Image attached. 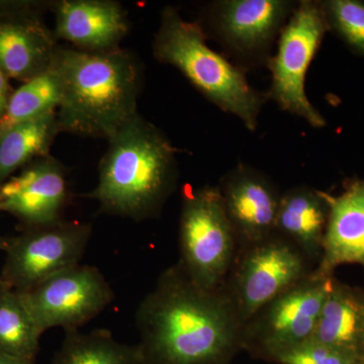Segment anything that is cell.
I'll return each instance as SVG.
<instances>
[{
    "instance_id": "cell-1",
    "label": "cell",
    "mask_w": 364,
    "mask_h": 364,
    "mask_svg": "<svg viewBox=\"0 0 364 364\" xmlns=\"http://www.w3.org/2000/svg\"><path fill=\"white\" fill-rule=\"evenodd\" d=\"M142 364H231L243 324L224 289L198 287L178 263L165 269L136 311Z\"/></svg>"
},
{
    "instance_id": "cell-2",
    "label": "cell",
    "mask_w": 364,
    "mask_h": 364,
    "mask_svg": "<svg viewBox=\"0 0 364 364\" xmlns=\"http://www.w3.org/2000/svg\"><path fill=\"white\" fill-rule=\"evenodd\" d=\"M177 149L140 114L107 140L97 186L82 195L105 214L134 222L154 219L176 191Z\"/></svg>"
},
{
    "instance_id": "cell-3",
    "label": "cell",
    "mask_w": 364,
    "mask_h": 364,
    "mask_svg": "<svg viewBox=\"0 0 364 364\" xmlns=\"http://www.w3.org/2000/svg\"><path fill=\"white\" fill-rule=\"evenodd\" d=\"M62 81L61 133L109 140L139 114L143 69L133 53L59 47L54 59Z\"/></svg>"
},
{
    "instance_id": "cell-4",
    "label": "cell",
    "mask_w": 364,
    "mask_h": 364,
    "mask_svg": "<svg viewBox=\"0 0 364 364\" xmlns=\"http://www.w3.org/2000/svg\"><path fill=\"white\" fill-rule=\"evenodd\" d=\"M152 52L159 63L181 71L208 102L256 130L267 97L254 90L241 68L208 45L202 25L182 18L176 6H165Z\"/></svg>"
},
{
    "instance_id": "cell-5",
    "label": "cell",
    "mask_w": 364,
    "mask_h": 364,
    "mask_svg": "<svg viewBox=\"0 0 364 364\" xmlns=\"http://www.w3.org/2000/svg\"><path fill=\"white\" fill-rule=\"evenodd\" d=\"M178 231L177 263L198 287L223 289L239 245L218 186L184 188Z\"/></svg>"
},
{
    "instance_id": "cell-6",
    "label": "cell",
    "mask_w": 364,
    "mask_h": 364,
    "mask_svg": "<svg viewBox=\"0 0 364 364\" xmlns=\"http://www.w3.org/2000/svg\"><path fill=\"white\" fill-rule=\"evenodd\" d=\"M313 263L277 233L239 248L225 293L242 324L268 301L296 286L314 272Z\"/></svg>"
},
{
    "instance_id": "cell-7",
    "label": "cell",
    "mask_w": 364,
    "mask_h": 364,
    "mask_svg": "<svg viewBox=\"0 0 364 364\" xmlns=\"http://www.w3.org/2000/svg\"><path fill=\"white\" fill-rule=\"evenodd\" d=\"M327 28L321 2H298L280 32L277 53L267 62L272 72L268 97L314 128H322L326 122L306 97V77Z\"/></svg>"
},
{
    "instance_id": "cell-8",
    "label": "cell",
    "mask_w": 364,
    "mask_h": 364,
    "mask_svg": "<svg viewBox=\"0 0 364 364\" xmlns=\"http://www.w3.org/2000/svg\"><path fill=\"white\" fill-rule=\"evenodd\" d=\"M333 279L312 272L268 301L243 325V350L270 361L280 352L312 339Z\"/></svg>"
},
{
    "instance_id": "cell-9",
    "label": "cell",
    "mask_w": 364,
    "mask_h": 364,
    "mask_svg": "<svg viewBox=\"0 0 364 364\" xmlns=\"http://www.w3.org/2000/svg\"><path fill=\"white\" fill-rule=\"evenodd\" d=\"M91 235V225L81 222L62 221L23 230L9 238L0 282L23 293L48 277L79 264Z\"/></svg>"
},
{
    "instance_id": "cell-10",
    "label": "cell",
    "mask_w": 364,
    "mask_h": 364,
    "mask_svg": "<svg viewBox=\"0 0 364 364\" xmlns=\"http://www.w3.org/2000/svg\"><path fill=\"white\" fill-rule=\"evenodd\" d=\"M20 294L43 334L53 328L65 332L79 330L104 312L114 299L100 270L80 263Z\"/></svg>"
},
{
    "instance_id": "cell-11",
    "label": "cell",
    "mask_w": 364,
    "mask_h": 364,
    "mask_svg": "<svg viewBox=\"0 0 364 364\" xmlns=\"http://www.w3.org/2000/svg\"><path fill=\"white\" fill-rule=\"evenodd\" d=\"M289 0H220L208 6V26L245 61H264L296 6Z\"/></svg>"
},
{
    "instance_id": "cell-12",
    "label": "cell",
    "mask_w": 364,
    "mask_h": 364,
    "mask_svg": "<svg viewBox=\"0 0 364 364\" xmlns=\"http://www.w3.org/2000/svg\"><path fill=\"white\" fill-rule=\"evenodd\" d=\"M51 2H0V68L26 82L54 63L59 46L42 18Z\"/></svg>"
},
{
    "instance_id": "cell-13",
    "label": "cell",
    "mask_w": 364,
    "mask_h": 364,
    "mask_svg": "<svg viewBox=\"0 0 364 364\" xmlns=\"http://www.w3.org/2000/svg\"><path fill=\"white\" fill-rule=\"evenodd\" d=\"M68 200L65 167L51 155L30 163L0 186V212L16 217L23 230L63 221Z\"/></svg>"
},
{
    "instance_id": "cell-14",
    "label": "cell",
    "mask_w": 364,
    "mask_h": 364,
    "mask_svg": "<svg viewBox=\"0 0 364 364\" xmlns=\"http://www.w3.org/2000/svg\"><path fill=\"white\" fill-rule=\"evenodd\" d=\"M218 188L239 248L274 233L282 193L269 177L240 164L223 177Z\"/></svg>"
},
{
    "instance_id": "cell-15",
    "label": "cell",
    "mask_w": 364,
    "mask_h": 364,
    "mask_svg": "<svg viewBox=\"0 0 364 364\" xmlns=\"http://www.w3.org/2000/svg\"><path fill=\"white\" fill-rule=\"evenodd\" d=\"M53 32L74 49L104 53L119 49L130 32L128 13L114 0H58L52 1Z\"/></svg>"
},
{
    "instance_id": "cell-16",
    "label": "cell",
    "mask_w": 364,
    "mask_h": 364,
    "mask_svg": "<svg viewBox=\"0 0 364 364\" xmlns=\"http://www.w3.org/2000/svg\"><path fill=\"white\" fill-rule=\"evenodd\" d=\"M329 217L322 255L314 273L333 277L340 265L364 267V181L352 182L340 196L326 193Z\"/></svg>"
},
{
    "instance_id": "cell-17",
    "label": "cell",
    "mask_w": 364,
    "mask_h": 364,
    "mask_svg": "<svg viewBox=\"0 0 364 364\" xmlns=\"http://www.w3.org/2000/svg\"><path fill=\"white\" fill-rule=\"evenodd\" d=\"M328 217L329 205L324 191L308 186L289 189L280 198L275 233L293 243L313 264H318Z\"/></svg>"
},
{
    "instance_id": "cell-18",
    "label": "cell",
    "mask_w": 364,
    "mask_h": 364,
    "mask_svg": "<svg viewBox=\"0 0 364 364\" xmlns=\"http://www.w3.org/2000/svg\"><path fill=\"white\" fill-rule=\"evenodd\" d=\"M312 339L364 363V294L333 279Z\"/></svg>"
},
{
    "instance_id": "cell-19",
    "label": "cell",
    "mask_w": 364,
    "mask_h": 364,
    "mask_svg": "<svg viewBox=\"0 0 364 364\" xmlns=\"http://www.w3.org/2000/svg\"><path fill=\"white\" fill-rule=\"evenodd\" d=\"M60 130L57 112L23 122L0 134V186L40 158L49 156Z\"/></svg>"
},
{
    "instance_id": "cell-20",
    "label": "cell",
    "mask_w": 364,
    "mask_h": 364,
    "mask_svg": "<svg viewBox=\"0 0 364 364\" xmlns=\"http://www.w3.org/2000/svg\"><path fill=\"white\" fill-rule=\"evenodd\" d=\"M42 335L21 294L0 282V354L35 361Z\"/></svg>"
},
{
    "instance_id": "cell-21",
    "label": "cell",
    "mask_w": 364,
    "mask_h": 364,
    "mask_svg": "<svg viewBox=\"0 0 364 364\" xmlns=\"http://www.w3.org/2000/svg\"><path fill=\"white\" fill-rule=\"evenodd\" d=\"M136 359V345L121 343L107 330H75L65 332L51 364H133Z\"/></svg>"
},
{
    "instance_id": "cell-22",
    "label": "cell",
    "mask_w": 364,
    "mask_h": 364,
    "mask_svg": "<svg viewBox=\"0 0 364 364\" xmlns=\"http://www.w3.org/2000/svg\"><path fill=\"white\" fill-rule=\"evenodd\" d=\"M61 100V77L53 63L47 71L14 91L0 119V134L16 124L57 112Z\"/></svg>"
},
{
    "instance_id": "cell-23",
    "label": "cell",
    "mask_w": 364,
    "mask_h": 364,
    "mask_svg": "<svg viewBox=\"0 0 364 364\" xmlns=\"http://www.w3.org/2000/svg\"><path fill=\"white\" fill-rule=\"evenodd\" d=\"M328 28L331 26L354 51L364 57V2L330 0L321 2Z\"/></svg>"
},
{
    "instance_id": "cell-24",
    "label": "cell",
    "mask_w": 364,
    "mask_h": 364,
    "mask_svg": "<svg viewBox=\"0 0 364 364\" xmlns=\"http://www.w3.org/2000/svg\"><path fill=\"white\" fill-rule=\"evenodd\" d=\"M277 364H364L360 359L311 339L275 355Z\"/></svg>"
},
{
    "instance_id": "cell-25",
    "label": "cell",
    "mask_w": 364,
    "mask_h": 364,
    "mask_svg": "<svg viewBox=\"0 0 364 364\" xmlns=\"http://www.w3.org/2000/svg\"><path fill=\"white\" fill-rule=\"evenodd\" d=\"M11 85H9V78L6 73L0 68V119L4 117V112L9 104V98L13 95Z\"/></svg>"
},
{
    "instance_id": "cell-26",
    "label": "cell",
    "mask_w": 364,
    "mask_h": 364,
    "mask_svg": "<svg viewBox=\"0 0 364 364\" xmlns=\"http://www.w3.org/2000/svg\"><path fill=\"white\" fill-rule=\"evenodd\" d=\"M0 364H35V361L26 359L13 358V356L2 355L0 354Z\"/></svg>"
},
{
    "instance_id": "cell-27",
    "label": "cell",
    "mask_w": 364,
    "mask_h": 364,
    "mask_svg": "<svg viewBox=\"0 0 364 364\" xmlns=\"http://www.w3.org/2000/svg\"><path fill=\"white\" fill-rule=\"evenodd\" d=\"M7 244H9V238L0 236V251L6 250L7 247Z\"/></svg>"
},
{
    "instance_id": "cell-28",
    "label": "cell",
    "mask_w": 364,
    "mask_h": 364,
    "mask_svg": "<svg viewBox=\"0 0 364 364\" xmlns=\"http://www.w3.org/2000/svg\"><path fill=\"white\" fill-rule=\"evenodd\" d=\"M133 364H142V363H141V361H140V359H139V355H138V359H136L135 363H134Z\"/></svg>"
}]
</instances>
